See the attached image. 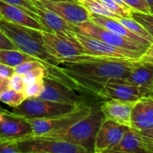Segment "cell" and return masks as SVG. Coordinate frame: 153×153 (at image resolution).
I'll return each mask as SVG.
<instances>
[{"mask_svg": "<svg viewBox=\"0 0 153 153\" xmlns=\"http://www.w3.org/2000/svg\"><path fill=\"white\" fill-rule=\"evenodd\" d=\"M133 60H124L91 55H81L60 63V68L71 79L77 90H83L97 96L111 78H126Z\"/></svg>", "mask_w": 153, "mask_h": 153, "instance_id": "6da1fadb", "label": "cell"}, {"mask_svg": "<svg viewBox=\"0 0 153 153\" xmlns=\"http://www.w3.org/2000/svg\"><path fill=\"white\" fill-rule=\"evenodd\" d=\"M0 30L11 39L19 50L39 60L48 69V78L56 80L77 90L74 83L60 68V62L52 56L45 48L40 30L18 25L3 18H0Z\"/></svg>", "mask_w": 153, "mask_h": 153, "instance_id": "7a4b0ae2", "label": "cell"}, {"mask_svg": "<svg viewBox=\"0 0 153 153\" xmlns=\"http://www.w3.org/2000/svg\"><path fill=\"white\" fill-rule=\"evenodd\" d=\"M105 117L100 108H91L87 116L79 119L70 126L46 134L42 136L72 143L83 147L88 152H94L95 137Z\"/></svg>", "mask_w": 153, "mask_h": 153, "instance_id": "3957f363", "label": "cell"}, {"mask_svg": "<svg viewBox=\"0 0 153 153\" xmlns=\"http://www.w3.org/2000/svg\"><path fill=\"white\" fill-rule=\"evenodd\" d=\"M78 103L63 104L41 100L39 98H30L26 99L22 104L13 108L12 113L30 119L51 118L73 111Z\"/></svg>", "mask_w": 153, "mask_h": 153, "instance_id": "277c9868", "label": "cell"}, {"mask_svg": "<svg viewBox=\"0 0 153 153\" xmlns=\"http://www.w3.org/2000/svg\"><path fill=\"white\" fill-rule=\"evenodd\" d=\"M21 153H87L83 147L42 135H30L17 142Z\"/></svg>", "mask_w": 153, "mask_h": 153, "instance_id": "5b68a950", "label": "cell"}, {"mask_svg": "<svg viewBox=\"0 0 153 153\" xmlns=\"http://www.w3.org/2000/svg\"><path fill=\"white\" fill-rule=\"evenodd\" d=\"M91 108L86 105L83 101H80L75 108L64 115H60L51 118H26L30 123L33 135H44L48 133L58 131L66 128L87 116Z\"/></svg>", "mask_w": 153, "mask_h": 153, "instance_id": "8992f818", "label": "cell"}, {"mask_svg": "<svg viewBox=\"0 0 153 153\" xmlns=\"http://www.w3.org/2000/svg\"><path fill=\"white\" fill-rule=\"evenodd\" d=\"M41 34L45 48L60 63L85 54L82 46L75 37L69 38L53 31H41Z\"/></svg>", "mask_w": 153, "mask_h": 153, "instance_id": "52a82bcc", "label": "cell"}, {"mask_svg": "<svg viewBox=\"0 0 153 153\" xmlns=\"http://www.w3.org/2000/svg\"><path fill=\"white\" fill-rule=\"evenodd\" d=\"M75 29L77 32L100 39L108 44H110L112 46L117 47L125 50L143 54L147 48L146 47L139 45L121 35H118L111 30H108L101 26H99L91 20L76 24Z\"/></svg>", "mask_w": 153, "mask_h": 153, "instance_id": "ba28073f", "label": "cell"}, {"mask_svg": "<svg viewBox=\"0 0 153 153\" xmlns=\"http://www.w3.org/2000/svg\"><path fill=\"white\" fill-rule=\"evenodd\" d=\"M74 37L82 46L86 55L133 61H135L143 55L141 53L119 48L117 47L108 44L100 39L84 35L77 31L74 33Z\"/></svg>", "mask_w": 153, "mask_h": 153, "instance_id": "9c48e42d", "label": "cell"}, {"mask_svg": "<svg viewBox=\"0 0 153 153\" xmlns=\"http://www.w3.org/2000/svg\"><path fill=\"white\" fill-rule=\"evenodd\" d=\"M150 96L152 94L148 91L130 83L125 78H111L105 84L100 97L106 100L137 101Z\"/></svg>", "mask_w": 153, "mask_h": 153, "instance_id": "30bf717a", "label": "cell"}, {"mask_svg": "<svg viewBox=\"0 0 153 153\" xmlns=\"http://www.w3.org/2000/svg\"><path fill=\"white\" fill-rule=\"evenodd\" d=\"M32 135V129L25 117L8 111H0V140L20 141Z\"/></svg>", "mask_w": 153, "mask_h": 153, "instance_id": "8fae6325", "label": "cell"}, {"mask_svg": "<svg viewBox=\"0 0 153 153\" xmlns=\"http://www.w3.org/2000/svg\"><path fill=\"white\" fill-rule=\"evenodd\" d=\"M32 2L56 13L64 20L74 25L90 20V12L79 2L45 0H32Z\"/></svg>", "mask_w": 153, "mask_h": 153, "instance_id": "7c38bea8", "label": "cell"}, {"mask_svg": "<svg viewBox=\"0 0 153 153\" xmlns=\"http://www.w3.org/2000/svg\"><path fill=\"white\" fill-rule=\"evenodd\" d=\"M128 128L129 126L117 124L109 119H104L95 137L94 152H108V150L118 144Z\"/></svg>", "mask_w": 153, "mask_h": 153, "instance_id": "4fadbf2b", "label": "cell"}, {"mask_svg": "<svg viewBox=\"0 0 153 153\" xmlns=\"http://www.w3.org/2000/svg\"><path fill=\"white\" fill-rule=\"evenodd\" d=\"M39 98L63 104H76L82 101L80 96L74 91V89L48 77L44 78V90Z\"/></svg>", "mask_w": 153, "mask_h": 153, "instance_id": "5bb4252c", "label": "cell"}, {"mask_svg": "<svg viewBox=\"0 0 153 153\" xmlns=\"http://www.w3.org/2000/svg\"><path fill=\"white\" fill-rule=\"evenodd\" d=\"M0 14L3 19L15 24L35 29L40 31H50L42 22L32 17L28 12L2 0H0Z\"/></svg>", "mask_w": 153, "mask_h": 153, "instance_id": "9a60e30c", "label": "cell"}, {"mask_svg": "<svg viewBox=\"0 0 153 153\" xmlns=\"http://www.w3.org/2000/svg\"><path fill=\"white\" fill-rule=\"evenodd\" d=\"M135 102L108 100L101 105L100 109L104 114L105 119L131 127V114Z\"/></svg>", "mask_w": 153, "mask_h": 153, "instance_id": "2e32d148", "label": "cell"}, {"mask_svg": "<svg viewBox=\"0 0 153 153\" xmlns=\"http://www.w3.org/2000/svg\"><path fill=\"white\" fill-rule=\"evenodd\" d=\"M131 127L138 131L153 128V97H143L134 103L131 114Z\"/></svg>", "mask_w": 153, "mask_h": 153, "instance_id": "e0dca14e", "label": "cell"}, {"mask_svg": "<svg viewBox=\"0 0 153 153\" xmlns=\"http://www.w3.org/2000/svg\"><path fill=\"white\" fill-rule=\"evenodd\" d=\"M37 7V13L41 22L50 30L69 38H74L76 32L75 25L64 20L56 13L47 9L46 7L34 4Z\"/></svg>", "mask_w": 153, "mask_h": 153, "instance_id": "ac0fdd59", "label": "cell"}, {"mask_svg": "<svg viewBox=\"0 0 153 153\" xmlns=\"http://www.w3.org/2000/svg\"><path fill=\"white\" fill-rule=\"evenodd\" d=\"M90 20L93 22L94 23L98 24L99 26H101L108 30H111L118 35H121L139 45H142L143 47L148 48L152 43L148 41L147 39L134 34L130 30H128L126 26H124L117 18L105 16V15H100L96 13H90Z\"/></svg>", "mask_w": 153, "mask_h": 153, "instance_id": "d6986e66", "label": "cell"}, {"mask_svg": "<svg viewBox=\"0 0 153 153\" xmlns=\"http://www.w3.org/2000/svg\"><path fill=\"white\" fill-rule=\"evenodd\" d=\"M125 79L130 83L148 91L152 96L153 95V65L134 61V65Z\"/></svg>", "mask_w": 153, "mask_h": 153, "instance_id": "ffe728a7", "label": "cell"}, {"mask_svg": "<svg viewBox=\"0 0 153 153\" xmlns=\"http://www.w3.org/2000/svg\"><path fill=\"white\" fill-rule=\"evenodd\" d=\"M108 153H143L148 152L143 145L141 134L138 130L129 127L122 139L115 147L108 151Z\"/></svg>", "mask_w": 153, "mask_h": 153, "instance_id": "44dd1931", "label": "cell"}, {"mask_svg": "<svg viewBox=\"0 0 153 153\" xmlns=\"http://www.w3.org/2000/svg\"><path fill=\"white\" fill-rule=\"evenodd\" d=\"M36 59L37 58L19 49H0V62L13 67H15L25 61L36 60Z\"/></svg>", "mask_w": 153, "mask_h": 153, "instance_id": "7402d4cb", "label": "cell"}, {"mask_svg": "<svg viewBox=\"0 0 153 153\" xmlns=\"http://www.w3.org/2000/svg\"><path fill=\"white\" fill-rule=\"evenodd\" d=\"M118 21L124 25L126 26L128 30H130L132 32H134V34L147 39L148 41H150L151 43L153 42V38L150 35V33L146 30V29L140 23L138 22L136 20H134L132 17H119L117 18Z\"/></svg>", "mask_w": 153, "mask_h": 153, "instance_id": "603a6c76", "label": "cell"}, {"mask_svg": "<svg viewBox=\"0 0 153 153\" xmlns=\"http://www.w3.org/2000/svg\"><path fill=\"white\" fill-rule=\"evenodd\" d=\"M25 100H26V97L22 91H17L11 88L4 91L0 94V101L12 108H15L19 106Z\"/></svg>", "mask_w": 153, "mask_h": 153, "instance_id": "cb8c5ba5", "label": "cell"}, {"mask_svg": "<svg viewBox=\"0 0 153 153\" xmlns=\"http://www.w3.org/2000/svg\"><path fill=\"white\" fill-rule=\"evenodd\" d=\"M48 76V69L44 65H40L30 71L27 72L26 74H22V79L24 82L25 86L33 84L40 80H43Z\"/></svg>", "mask_w": 153, "mask_h": 153, "instance_id": "d4e9b609", "label": "cell"}, {"mask_svg": "<svg viewBox=\"0 0 153 153\" xmlns=\"http://www.w3.org/2000/svg\"><path fill=\"white\" fill-rule=\"evenodd\" d=\"M82 4L90 13L100 14V15H105L114 18H118L113 12H111L109 9H108L100 0H89Z\"/></svg>", "mask_w": 153, "mask_h": 153, "instance_id": "484cf974", "label": "cell"}, {"mask_svg": "<svg viewBox=\"0 0 153 153\" xmlns=\"http://www.w3.org/2000/svg\"><path fill=\"white\" fill-rule=\"evenodd\" d=\"M131 17L140 22L153 38V13H141L132 10Z\"/></svg>", "mask_w": 153, "mask_h": 153, "instance_id": "4316f807", "label": "cell"}, {"mask_svg": "<svg viewBox=\"0 0 153 153\" xmlns=\"http://www.w3.org/2000/svg\"><path fill=\"white\" fill-rule=\"evenodd\" d=\"M7 4H13L14 6H17L26 12H28L32 17H34L35 19H37L38 21H40V18L37 13V7L36 5L33 4L32 0H2Z\"/></svg>", "mask_w": 153, "mask_h": 153, "instance_id": "83f0119b", "label": "cell"}, {"mask_svg": "<svg viewBox=\"0 0 153 153\" xmlns=\"http://www.w3.org/2000/svg\"><path fill=\"white\" fill-rule=\"evenodd\" d=\"M108 9L113 12L118 18L119 17H131V9H127L118 4L114 0H100Z\"/></svg>", "mask_w": 153, "mask_h": 153, "instance_id": "f1b7e54d", "label": "cell"}, {"mask_svg": "<svg viewBox=\"0 0 153 153\" xmlns=\"http://www.w3.org/2000/svg\"><path fill=\"white\" fill-rule=\"evenodd\" d=\"M44 90V79L40 80L33 84L27 85L22 90L23 94L25 95L26 99L30 98H39L41 92Z\"/></svg>", "mask_w": 153, "mask_h": 153, "instance_id": "f546056e", "label": "cell"}, {"mask_svg": "<svg viewBox=\"0 0 153 153\" xmlns=\"http://www.w3.org/2000/svg\"><path fill=\"white\" fill-rule=\"evenodd\" d=\"M126 4H127L133 11H137L141 13H151L149 4L144 0H122Z\"/></svg>", "mask_w": 153, "mask_h": 153, "instance_id": "4dcf8cb0", "label": "cell"}, {"mask_svg": "<svg viewBox=\"0 0 153 153\" xmlns=\"http://www.w3.org/2000/svg\"><path fill=\"white\" fill-rule=\"evenodd\" d=\"M40 65H43L40 61L39 60H29V61H25L20 65H18L17 66L14 67V71L16 74H26L27 72L30 71L31 69Z\"/></svg>", "mask_w": 153, "mask_h": 153, "instance_id": "1f68e13d", "label": "cell"}, {"mask_svg": "<svg viewBox=\"0 0 153 153\" xmlns=\"http://www.w3.org/2000/svg\"><path fill=\"white\" fill-rule=\"evenodd\" d=\"M139 132L141 134L143 145L146 148L147 152L153 153V128Z\"/></svg>", "mask_w": 153, "mask_h": 153, "instance_id": "d6a6232c", "label": "cell"}, {"mask_svg": "<svg viewBox=\"0 0 153 153\" xmlns=\"http://www.w3.org/2000/svg\"><path fill=\"white\" fill-rule=\"evenodd\" d=\"M0 153H21L16 141L0 140Z\"/></svg>", "mask_w": 153, "mask_h": 153, "instance_id": "836d02e7", "label": "cell"}, {"mask_svg": "<svg viewBox=\"0 0 153 153\" xmlns=\"http://www.w3.org/2000/svg\"><path fill=\"white\" fill-rule=\"evenodd\" d=\"M9 85H10V88L13 90H15L17 91H22V90L25 87L22 75L14 73L12 75V77L9 79Z\"/></svg>", "mask_w": 153, "mask_h": 153, "instance_id": "e575fe53", "label": "cell"}, {"mask_svg": "<svg viewBox=\"0 0 153 153\" xmlns=\"http://www.w3.org/2000/svg\"><path fill=\"white\" fill-rule=\"evenodd\" d=\"M135 62L141 63V64L153 65V42L146 48L144 53L138 59L135 60Z\"/></svg>", "mask_w": 153, "mask_h": 153, "instance_id": "d590c367", "label": "cell"}, {"mask_svg": "<svg viewBox=\"0 0 153 153\" xmlns=\"http://www.w3.org/2000/svg\"><path fill=\"white\" fill-rule=\"evenodd\" d=\"M0 49H18L2 30H0Z\"/></svg>", "mask_w": 153, "mask_h": 153, "instance_id": "8d00e7d4", "label": "cell"}, {"mask_svg": "<svg viewBox=\"0 0 153 153\" xmlns=\"http://www.w3.org/2000/svg\"><path fill=\"white\" fill-rule=\"evenodd\" d=\"M14 73H15L14 67L0 62V78L10 79Z\"/></svg>", "mask_w": 153, "mask_h": 153, "instance_id": "74e56055", "label": "cell"}, {"mask_svg": "<svg viewBox=\"0 0 153 153\" xmlns=\"http://www.w3.org/2000/svg\"><path fill=\"white\" fill-rule=\"evenodd\" d=\"M10 88V85H9V79H2L0 78V94Z\"/></svg>", "mask_w": 153, "mask_h": 153, "instance_id": "f35d334b", "label": "cell"}, {"mask_svg": "<svg viewBox=\"0 0 153 153\" xmlns=\"http://www.w3.org/2000/svg\"><path fill=\"white\" fill-rule=\"evenodd\" d=\"M150 6V9H151V13H153V0H144Z\"/></svg>", "mask_w": 153, "mask_h": 153, "instance_id": "ab89813d", "label": "cell"}, {"mask_svg": "<svg viewBox=\"0 0 153 153\" xmlns=\"http://www.w3.org/2000/svg\"><path fill=\"white\" fill-rule=\"evenodd\" d=\"M45 1H71V2H78L77 0H45Z\"/></svg>", "mask_w": 153, "mask_h": 153, "instance_id": "60d3db41", "label": "cell"}, {"mask_svg": "<svg viewBox=\"0 0 153 153\" xmlns=\"http://www.w3.org/2000/svg\"><path fill=\"white\" fill-rule=\"evenodd\" d=\"M79 3H83V2H86V1H89V0H77Z\"/></svg>", "mask_w": 153, "mask_h": 153, "instance_id": "b9f144b4", "label": "cell"}, {"mask_svg": "<svg viewBox=\"0 0 153 153\" xmlns=\"http://www.w3.org/2000/svg\"><path fill=\"white\" fill-rule=\"evenodd\" d=\"M0 18H2V17H1V14H0Z\"/></svg>", "mask_w": 153, "mask_h": 153, "instance_id": "7bdbcfd3", "label": "cell"}, {"mask_svg": "<svg viewBox=\"0 0 153 153\" xmlns=\"http://www.w3.org/2000/svg\"><path fill=\"white\" fill-rule=\"evenodd\" d=\"M152 97H153V95H152Z\"/></svg>", "mask_w": 153, "mask_h": 153, "instance_id": "ee69618b", "label": "cell"}]
</instances>
